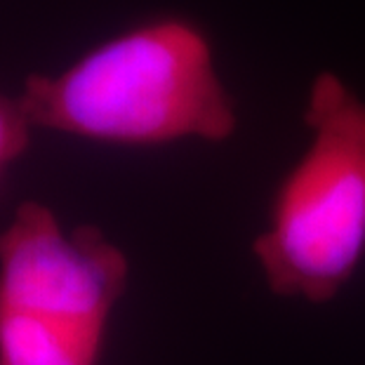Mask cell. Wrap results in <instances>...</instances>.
Segmentation results:
<instances>
[{"label": "cell", "mask_w": 365, "mask_h": 365, "mask_svg": "<svg viewBox=\"0 0 365 365\" xmlns=\"http://www.w3.org/2000/svg\"><path fill=\"white\" fill-rule=\"evenodd\" d=\"M31 128L34 125L19 99H10L0 92V177L29 149Z\"/></svg>", "instance_id": "cell-5"}, {"label": "cell", "mask_w": 365, "mask_h": 365, "mask_svg": "<svg viewBox=\"0 0 365 365\" xmlns=\"http://www.w3.org/2000/svg\"><path fill=\"white\" fill-rule=\"evenodd\" d=\"M19 104L34 128L102 144L222 142L236 130L207 38L182 19L135 26L64 71L29 76Z\"/></svg>", "instance_id": "cell-1"}, {"label": "cell", "mask_w": 365, "mask_h": 365, "mask_svg": "<svg viewBox=\"0 0 365 365\" xmlns=\"http://www.w3.org/2000/svg\"><path fill=\"white\" fill-rule=\"evenodd\" d=\"M130 276L128 257L99 229H64L26 200L0 234V312L102 332Z\"/></svg>", "instance_id": "cell-3"}, {"label": "cell", "mask_w": 365, "mask_h": 365, "mask_svg": "<svg viewBox=\"0 0 365 365\" xmlns=\"http://www.w3.org/2000/svg\"><path fill=\"white\" fill-rule=\"evenodd\" d=\"M102 349V332L0 312V365H99Z\"/></svg>", "instance_id": "cell-4"}, {"label": "cell", "mask_w": 365, "mask_h": 365, "mask_svg": "<svg viewBox=\"0 0 365 365\" xmlns=\"http://www.w3.org/2000/svg\"><path fill=\"white\" fill-rule=\"evenodd\" d=\"M304 120L312 139L278 184L252 250L271 292L323 304L365 257V102L321 73Z\"/></svg>", "instance_id": "cell-2"}]
</instances>
